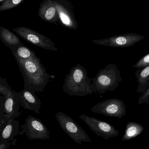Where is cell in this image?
<instances>
[{
  "label": "cell",
  "instance_id": "cell-1",
  "mask_svg": "<svg viewBox=\"0 0 149 149\" xmlns=\"http://www.w3.org/2000/svg\"><path fill=\"white\" fill-rule=\"evenodd\" d=\"M24 81V89L42 92L49 81L51 76L41 64L40 59L23 60L15 57Z\"/></svg>",
  "mask_w": 149,
  "mask_h": 149
},
{
  "label": "cell",
  "instance_id": "cell-2",
  "mask_svg": "<svg viewBox=\"0 0 149 149\" xmlns=\"http://www.w3.org/2000/svg\"><path fill=\"white\" fill-rule=\"evenodd\" d=\"M92 79L88 76L87 71L80 64L70 70L64 81L63 90L70 96L82 97L93 92Z\"/></svg>",
  "mask_w": 149,
  "mask_h": 149
},
{
  "label": "cell",
  "instance_id": "cell-3",
  "mask_svg": "<svg viewBox=\"0 0 149 149\" xmlns=\"http://www.w3.org/2000/svg\"><path fill=\"white\" fill-rule=\"evenodd\" d=\"M122 80L117 66L114 64H109L92 79L93 92L104 94L107 91H115Z\"/></svg>",
  "mask_w": 149,
  "mask_h": 149
},
{
  "label": "cell",
  "instance_id": "cell-4",
  "mask_svg": "<svg viewBox=\"0 0 149 149\" xmlns=\"http://www.w3.org/2000/svg\"><path fill=\"white\" fill-rule=\"evenodd\" d=\"M56 119L63 130L78 144L92 142V140L84 129L72 117L58 111L55 115Z\"/></svg>",
  "mask_w": 149,
  "mask_h": 149
},
{
  "label": "cell",
  "instance_id": "cell-5",
  "mask_svg": "<svg viewBox=\"0 0 149 149\" xmlns=\"http://www.w3.org/2000/svg\"><path fill=\"white\" fill-rule=\"evenodd\" d=\"M22 130L19 135L25 134L26 136L30 140H46L50 139V132L42 122L32 115H28L25 123L22 125Z\"/></svg>",
  "mask_w": 149,
  "mask_h": 149
},
{
  "label": "cell",
  "instance_id": "cell-6",
  "mask_svg": "<svg viewBox=\"0 0 149 149\" xmlns=\"http://www.w3.org/2000/svg\"><path fill=\"white\" fill-rule=\"evenodd\" d=\"M12 29L23 39L35 46L48 50H58V48L55 46L54 42L51 39L30 28L20 27Z\"/></svg>",
  "mask_w": 149,
  "mask_h": 149
},
{
  "label": "cell",
  "instance_id": "cell-7",
  "mask_svg": "<svg viewBox=\"0 0 149 149\" xmlns=\"http://www.w3.org/2000/svg\"><path fill=\"white\" fill-rule=\"evenodd\" d=\"M91 112L109 117L121 119L126 114V106L123 101L111 99L99 102L93 106Z\"/></svg>",
  "mask_w": 149,
  "mask_h": 149
},
{
  "label": "cell",
  "instance_id": "cell-8",
  "mask_svg": "<svg viewBox=\"0 0 149 149\" xmlns=\"http://www.w3.org/2000/svg\"><path fill=\"white\" fill-rule=\"evenodd\" d=\"M79 118L83 120L96 135L102 137L105 140H109L110 138L116 137L120 134L119 131L114 127L106 122L85 114L80 115Z\"/></svg>",
  "mask_w": 149,
  "mask_h": 149
},
{
  "label": "cell",
  "instance_id": "cell-9",
  "mask_svg": "<svg viewBox=\"0 0 149 149\" xmlns=\"http://www.w3.org/2000/svg\"><path fill=\"white\" fill-rule=\"evenodd\" d=\"M144 36L135 33L117 35L107 38L93 39V42L99 45L112 47H130L144 39Z\"/></svg>",
  "mask_w": 149,
  "mask_h": 149
},
{
  "label": "cell",
  "instance_id": "cell-10",
  "mask_svg": "<svg viewBox=\"0 0 149 149\" xmlns=\"http://www.w3.org/2000/svg\"><path fill=\"white\" fill-rule=\"evenodd\" d=\"M62 25L71 29H77L78 24L73 12V6L69 0H54Z\"/></svg>",
  "mask_w": 149,
  "mask_h": 149
},
{
  "label": "cell",
  "instance_id": "cell-11",
  "mask_svg": "<svg viewBox=\"0 0 149 149\" xmlns=\"http://www.w3.org/2000/svg\"><path fill=\"white\" fill-rule=\"evenodd\" d=\"M19 122L15 118L6 117L0 122V141L10 142L15 145L17 139L15 137L19 134Z\"/></svg>",
  "mask_w": 149,
  "mask_h": 149
},
{
  "label": "cell",
  "instance_id": "cell-12",
  "mask_svg": "<svg viewBox=\"0 0 149 149\" xmlns=\"http://www.w3.org/2000/svg\"><path fill=\"white\" fill-rule=\"evenodd\" d=\"M38 16L45 22L56 24L59 21V16L54 0H45L39 6Z\"/></svg>",
  "mask_w": 149,
  "mask_h": 149
},
{
  "label": "cell",
  "instance_id": "cell-13",
  "mask_svg": "<svg viewBox=\"0 0 149 149\" xmlns=\"http://www.w3.org/2000/svg\"><path fill=\"white\" fill-rule=\"evenodd\" d=\"M20 92H17L12 90L5 96L4 110L8 118L15 119L20 116Z\"/></svg>",
  "mask_w": 149,
  "mask_h": 149
},
{
  "label": "cell",
  "instance_id": "cell-14",
  "mask_svg": "<svg viewBox=\"0 0 149 149\" xmlns=\"http://www.w3.org/2000/svg\"><path fill=\"white\" fill-rule=\"evenodd\" d=\"M20 106L24 109L40 114L42 102L36 92L24 89L20 92Z\"/></svg>",
  "mask_w": 149,
  "mask_h": 149
},
{
  "label": "cell",
  "instance_id": "cell-15",
  "mask_svg": "<svg viewBox=\"0 0 149 149\" xmlns=\"http://www.w3.org/2000/svg\"><path fill=\"white\" fill-rule=\"evenodd\" d=\"M14 57L23 60H37L39 59L35 52L22 43L19 45L10 47Z\"/></svg>",
  "mask_w": 149,
  "mask_h": 149
},
{
  "label": "cell",
  "instance_id": "cell-16",
  "mask_svg": "<svg viewBox=\"0 0 149 149\" xmlns=\"http://www.w3.org/2000/svg\"><path fill=\"white\" fill-rule=\"evenodd\" d=\"M135 75L138 83L137 92L143 94L149 86V65L137 70Z\"/></svg>",
  "mask_w": 149,
  "mask_h": 149
},
{
  "label": "cell",
  "instance_id": "cell-17",
  "mask_svg": "<svg viewBox=\"0 0 149 149\" xmlns=\"http://www.w3.org/2000/svg\"><path fill=\"white\" fill-rule=\"evenodd\" d=\"M0 39L5 46L10 47L22 43L19 38L12 31L3 27H0Z\"/></svg>",
  "mask_w": 149,
  "mask_h": 149
},
{
  "label": "cell",
  "instance_id": "cell-18",
  "mask_svg": "<svg viewBox=\"0 0 149 149\" xmlns=\"http://www.w3.org/2000/svg\"><path fill=\"white\" fill-rule=\"evenodd\" d=\"M144 129V127L140 123L130 122L127 124L122 140L125 141L134 139L141 134Z\"/></svg>",
  "mask_w": 149,
  "mask_h": 149
},
{
  "label": "cell",
  "instance_id": "cell-19",
  "mask_svg": "<svg viewBox=\"0 0 149 149\" xmlns=\"http://www.w3.org/2000/svg\"><path fill=\"white\" fill-rule=\"evenodd\" d=\"M24 1V0H5L0 5V11L11 9L17 7Z\"/></svg>",
  "mask_w": 149,
  "mask_h": 149
},
{
  "label": "cell",
  "instance_id": "cell-20",
  "mask_svg": "<svg viewBox=\"0 0 149 149\" xmlns=\"http://www.w3.org/2000/svg\"><path fill=\"white\" fill-rule=\"evenodd\" d=\"M12 91L5 79L2 78L0 76V93L2 95L6 96Z\"/></svg>",
  "mask_w": 149,
  "mask_h": 149
},
{
  "label": "cell",
  "instance_id": "cell-21",
  "mask_svg": "<svg viewBox=\"0 0 149 149\" xmlns=\"http://www.w3.org/2000/svg\"><path fill=\"white\" fill-rule=\"evenodd\" d=\"M149 65V53L142 57L133 67L137 69H141Z\"/></svg>",
  "mask_w": 149,
  "mask_h": 149
},
{
  "label": "cell",
  "instance_id": "cell-22",
  "mask_svg": "<svg viewBox=\"0 0 149 149\" xmlns=\"http://www.w3.org/2000/svg\"><path fill=\"white\" fill-rule=\"evenodd\" d=\"M5 96L2 95L0 93V122L3 119L6 118L7 116L5 114L4 110V103L5 101Z\"/></svg>",
  "mask_w": 149,
  "mask_h": 149
},
{
  "label": "cell",
  "instance_id": "cell-23",
  "mask_svg": "<svg viewBox=\"0 0 149 149\" xmlns=\"http://www.w3.org/2000/svg\"><path fill=\"white\" fill-rule=\"evenodd\" d=\"M143 103L149 104V86L138 99V104L139 105H142Z\"/></svg>",
  "mask_w": 149,
  "mask_h": 149
},
{
  "label": "cell",
  "instance_id": "cell-24",
  "mask_svg": "<svg viewBox=\"0 0 149 149\" xmlns=\"http://www.w3.org/2000/svg\"><path fill=\"white\" fill-rule=\"evenodd\" d=\"M11 144L10 142L3 143L0 141V149H8Z\"/></svg>",
  "mask_w": 149,
  "mask_h": 149
},
{
  "label": "cell",
  "instance_id": "cell-25",
  "mask_svg": "<svg viewBox=\"0 0 149 149\" xmlns=\"http://www.w3.org/2000/svg\"><path fill=\"white\" fill-rule=\"evenodd\" d=\"M4 1H5V0H0V4H1Z\"/></svg>",
  "mask_w": 149,
  "mask_h": 149
}]
</instances>
